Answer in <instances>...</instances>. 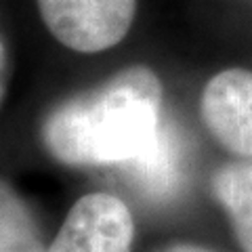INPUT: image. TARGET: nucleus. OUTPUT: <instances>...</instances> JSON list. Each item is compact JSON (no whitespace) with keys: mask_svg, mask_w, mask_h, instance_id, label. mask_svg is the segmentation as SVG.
<instances>
[{"mask_svg":"<svg viewBox=\"0 0 252 252\" xmlns=\"http://www.w3.org/2000/svg\"><path fill=\"white\" fill-rule=\"evenodd\" d=\"M135 223L128 206L112 193L82 195L46 252H130Z\"/></svg>","mask_w":252,"mask_h":252,"instance_id":"3","label":"nucleus"},{"mask_svg":"<svg viewBox=\"0 0 252 252\" xmlns=\"http://www.w3.org/2000/svg\"><path fill=\"white\" fill-rule=\"evenodd\" d=\"M202 120L225 149L252 158V72L229 67L212 76L202 93Z\"/></svg>","mask_w":252,"mask_h":252,"instance_id":"4","label":"nucleus"},{"mask_svg":"<svg viewBox=\"0 0 252 252\" xmlns=\"http://www.w3.org/2000/svg\"><path fill=\"white\" fill-rule=\"evenodd\" d=\"M38 11L57 40L78 53L112 49L128 34L137 0H36Z\"/></svg>","mask_w":252,"mask_h":252,"instance_id":"2","label":"nucleus"},{"mask_svg":"<svg viewBox=\"0 0 252 252\" xmlns=\"http://www.w3.org/2000/svg\"><path fill=\"white\" fill-rule=\"evenodd\" d=\"M158 252H212V250L195 246V244H170V246L158 250Z\"/></svg>","mask_w":252,"mask_h":252,"instance_id":"8","label":"nucleus"},{"mask_svg":"<svg viewBox=\"0 0 252 252\" xmlns=\"http://www.w3.org/2000/svg\"><path fill=\"white\" fill-rule=\"evenodd\" d=\"M212 193L229 217L240 246L252 252V158L220 166L212 177Z\"/></svg>","mask_w":252,"mask_h":252,"instance_id":"5","label":"nucleus"},{"mask_svg":"<svg viewBox=\"0 0 252 252\" xmlns=\"http://www.w3.org/2000/svg\"><path fill=\"white\" fill-rule=\"evenodd\" d=\"M162 130L160 78L132 65L55 107L42 124V141L67 166H109L143 160Z\"/></svg>","mask_w":252,"mask_h":252,"instance_id":"1","label":"nucleus"},{"mask_svg":"<svg viewBox=\"0 0 252 252\" xmlns=\"http://www.w3.org/2000/svg\"><path fill=\"white\" fill-rule=\"evenodd\" d=\"M130 166L149 193L164 195L166 191H170L179 179V154L170 132L164 128L158 145L143 160L130 164Z\"/></svg>","mask_w":252,"mask_h":252,"instance_id":"7","label":"nucleus"},{"mask_svg":"<svg viewBox=\"0 0 252 252\" xmlns=\"http://www.w3.org/2000/svg\"><path fill=\"white\" fill-rule=\"evenodd\" d=\"M0 252H46L34 215L4 181H0Z\"/></svg>","mask_w":252,"mask_h":252,"instance_id":"6","label":"nucleus"}]
</instances>
